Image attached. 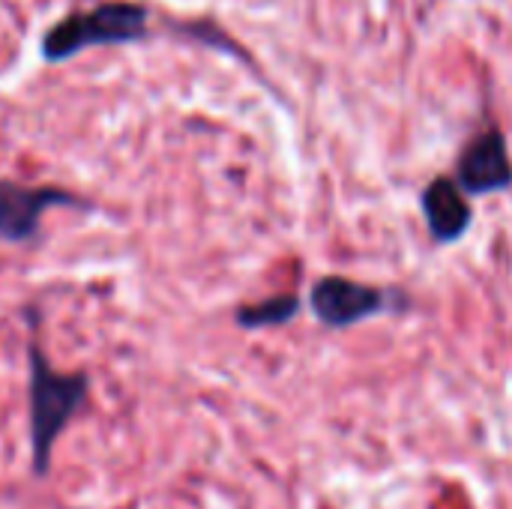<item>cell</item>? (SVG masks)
<instances>
[{
  "mask_svg": "<svg viewBox=\"0 0 512 509\" xmlns=\"http://www.w3.org/2000/svg\"><path fill=\"white\" fill-rule=\"evenodd\" d=\"M150 36V9L132 0H105L93 9L66 12L39 39L45 63H63L87 48L132 45Z\"/></svg>",
  "mask_w": 512,
  "mask_h": 509,
  "instance_id": "cell-1",
  "label": "cell"
},
{
  "mask_svg": "<svg viewBox=\"0 0 512 509\" xmlns=\"http://www.w3.org/2000/svg\"><path fill=\"white\" fill-rule=\"evenodd\" d=\"M87 396V378L81 372H54L45 354L30 345V435H33V465L36 474L48 471L51 447L66 429L72 414Z\"/></svg>",
  "mask_w": 512,
  "mask_h": 509,
  "instance_id": "cell-2",
  "label": "cell"
},
{
  "mask_svg": "<svg viewBox=\"0 0 512 509\" xmlns=\"http://www.w3.org/2000/svg\"><path fill=\"white\" fill-rule=\"evenodd\" d=\"M51 207L90 210L93 204L60 186H24V183L0 180V237L6 243L36 240L42 228V213Z\"/></svg>",
  "mask_w": 512,
  "mask_h": 509,
  "instance_id": "cell-3",
  "label": "cell"
},
{
  "mask_svg": "<svg viewBox=\"0 0 512 509\" xmlns=\"http://www.w3.org/2000/svg\"><path fill=\"white\" fill-rule=\"evenodd\" d=\"M309 306L321 324L351 327L378 312H387L393 306V297L384 288H372L345 276H324L321 282H315Z\"/></svg>",
  "mask_w": 512,
  "mask_h": 509,
  "instance_id": "cell-4",
  "label": "cell"
},
{
  "mask_svg": "<svg viewBox=\"0 0 512 509\" xmlns=\"http://www.w3.org/2000/svg\"><path fill=\"white\" fill-rule=\"evenodd\" d=\"M459 183L468 195H492L512 186V162L507 138L498 129L477 135L456 162Z\"/></svg>",
  "mask_w": 512,
  "mask_h": 509,
  "instance_id": "cell-5",
  "label": "cell"
},
{
  "mask_svg": "<svg viewBox=\"0 0 512 509\" xmlns=\"http://www.w3.org/2000/svg\"><path fill=\"white\" fill-rule=\"evenodd\" d=\"M468 198L471 195L453 177H435L423 189L420 204H423V216L435 243H456L468 234L471 216H474Z\"/></svg>",
  "mask_w": 512,
  "mask_h": 509,
  "instance_id": "cell-6",
  "label": "cell"
},
{
  "mask_svg": "<svg viewBox=\"0 0 512 509\" xmlns=\"http://www.w3.org/2000/svg\"><path fill=\"white\" fill-rule=\"evenodd\" d=\"M300 312L297 294H279L270 300H261L255 306H240L237 309V324L246 330H261V327H279L288 324Z\"/></svg>",
  "mask_w": 512,
  "mask_h": 509,
  "instance_id": "cell-7",
  "label": "cell"
}]
</instances>
